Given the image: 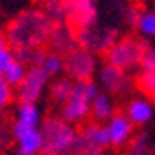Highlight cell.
<instances>
[{
  "label": "cell",
  "instance_id": "cell-25",
  "mask_svg": "<svg viewBox=\"0 0 155 155\" xmlns=\"http://www.w3.org/2000/svg\"><path fill=\"white\" fill-rule=\"evenodd\" d=\"M11 130H9V126H6L5 123L0 121V155L3 153V150L9 146V141H11Z\"/></svg>",
  "mask_w": 155,
  "mask_h": 155
},
{
  "label": "cell",
  "instance_id": "cell-8",
  "mask_svg": "<svg viewBox=\"0 0 155 155\" xmlns=\"http://www.w3.org/2000/svg\"><path fill=\"white\" fill-rule=\"evenodd\" d=\"M50 78L39 65H28L22 82L16 87V98L25 102H39L45 95Z\"/></svg>",
  "mask_w": 155,
  "mask_h": 155
},
{
  "label": "cell",
  "instance_id": "cell-27",
  "mask_svg": "<svg viewBox=\"0 0 155 155\" xmlns=\"http://www.w3.org/2000/svg\"><path fill=\"white\" fill-rule=\"evenodd\" d=\"M153 9H155V2H153Z\"/></svg>",
  "mask_w": 155,
  "mask_h": 155
},
{
  "label": "cell",
  "instance_id": "cell-10",
  "mask_svg": "<svg viewBox=\"0 0 155 155\" xmlns=\"http://www.w3.org/2000/svg\"><path fill=\"white\" fill-rule=\"evenodd\" d=\"M42 123V110L39 107V102H25L19 101L14 109L12 121L9 124L11 138H14L31 129H39Z\"/></svg>",
  "mask_w": 155,
  "mask_h": 155
},
{
  "label": "cell",
  "instance_id": "cell-20",
  "mask_svg": "<svg viewBox=\"0 0 155 155\" xmlns=\"http://www.w3.org/2000/svg\"><path fill=\"white\" fill-rule=\"evenodd\" d=\"M39 67L47 73L50 79L62 76L64 74V56L48 50L44 53V58H42L41 64H39Z\"/></svg>",
  "mask_w": 155,
  "mask_h": 155
},
{
  "label": "cell",
  "instance_id": "cell-4",
  "mask_svg": "<svg viewBox=\"0 0 155 155\" xmlns=\"http://www.w3.org/2000/svg\"><path fill=\"white\" fill-rule=\"evenodd\" d=\"M95 81L101 92L113 98H129L137 88V78L132 73L123 71L109 64L99 65Z\"/></svg>",
  "mask_w": 155,
  "mask_h": 155
},
{
  "label": "cell",
  "instance_id": "cell-14",
  "mask_svg": "<svg viewBox=\"0 0 155 155\" xmlns=\"http://www.w3.org/2000/svg\"><path fill=\"white\" fill-rule=\"evenodd\" d=\"M71 88H73V81L65 74L50 79V84L47 88V98L50 101V104L59 109L70 98Z\"/></svg>",
  "mask_w": 155,
  "mask_h": 155
},
{
  "label": "cell",
  "instance_id": "cell-11",
  "mask_svg": "<svg viewBox=\"0 0 155 155\" xmlns=\"http://www.w3.org/2000/svg\"><path fill=\"white\" fill-rule=\"evenodd\" d=\"M78 45H79L78 44V34L71 25H68L67 22L54 23L48 37V44H47L50 51L58 53L61 56H65Z\"/></svg>",
  "mask_w": 155,
  "mask_h": 155
},
{
  "label": "cell",
  "instance_id": "cell-2",
  "mask_svg": "<svg viewBox=\"0 0 155 155\" xmlns=\"http://www.w3.org/2000/svg\"><path fill=\"white\" fill-rule=\"evenodd\" d=\"M76 126L65 121L61 115H48L39 126L42 138L41 155H64L78 137Z\"/></svg>",
  "mask_w": 155,
  "mask_h": 155
},
{
  "label": "cell",
  "instance_id": "cell-12",
  "mask_svg": "<svg viewBox=\"0 0 155 155\" xmlns=\"http://www.w3.org/2000/svg\"><path fill=\"white\" fill-rule=\"evenodd\" d=\"M123 112L135 127H143L153 118V102L144 95H130Z\"/></svg>",
  "mask_w": 155,
  "mask_h": 155
},
{
  "label": "cell",
  "instance_id": "cell-13",
  "mask_svg": "<svg viewBox=\"0 0 155 155\" xmlns=\"http://www.w3.org/2000/svg\"><path fill=\"white\" fill-rule=\"evenodd\" d=\"M90 106H92L90 101L76 95H70V98L59 107V115L78 127L90 121Z\"/></svg>",
  "mask_w": 155,
  "mask_h": 155
},
{
  "label": "cell",
  "instance_id": "cell-7",
  "mask_svg": "<svg viewBox=\"0 0 155 155\" xmlns=\"http://www.w3.org/2000/svg\"><path fill=\"white\" fill-rule=\"evenodd\" d=\"M76 34H78V44L99 56L104 54L115 44V41L120 37V30L110 27V25H99L96 22L84 30L76 31Z\"/></svg>",
  "mask_w": 155,
  "mask_h": 155
},
{
  "label": "cell",
  "instance_id": "cell-1",
  "mask_svg": "<svg viewBox=\"0 0 155 155\" xmlns=\"http://www.w3.org/2000/svg\"><path fill=\"white\" fill-rule=\"evenodd\" d=\"M54 27L41 6L22 9L12 17L3 31L6 41L14 53L45 48L50 33Z\"/></svg>",
  "mask_w": 155,
  "mask_h": 155
},
{
  "label": "cell",
  "instance_id": "cell-17",
  "mask_svg": "<svg viewBox=\"0 0 155 155\" xmlns=\"http://www.w3.org/2000/svg\"><path fill=\"white\" fill-rule=\"evenodd\" d=\"M12 141H14V147L25 152L27 155H41L42 138H41L39 129H31V130L23 132V134L14 137Z\"/></svg>",
  "mask_w": 155,
  "mask_h": 155
},
{
  "label": "cell",
  "instance_id": "cell-22",
  "mask_svg": "<svg viewBox=\"0 0 155 155\" xmlns=\"http://www.w3.org/2000/svg\"><path fill=\"white\" fill-rule=\"evenodd\" d=\"M137 87L141 90V95L155 102V68L140 70L137 78Z\"/></svg>",
  "mask_w": 155,
  "mask_h": 155
},
{
  "label": "cell",
  "instance_id": "cell-26",
  "mask_svg": "<svg viewBox=\"0 0 155 155\" xmlns=\"http://www.w3.org/2000/svg\"><path fill=\"white\" fill-rule=\"evenodd\" d=\"M8 50H11V47H9V44H8V41H6L5 34L0 31V54H3L5 51H8Z\"/></svg>",
  "mask_w": 155,
  "mask_h": 155
},
{
  "label": "cell",
  "instance_id": "cell-6",
  "mask_svg": "<svg viewBox=\"0 0 155 155\" xmlns=\"http://www.w3.org/2000/svg\"><path fill=\"white\" fill-rule=\"evenodd\" d=\"M99 68V58L96 53L81 45L73 48L64 56V74L71 81L95 79Z\"/></svg>",
  "mask_w": 155,
  "mask_h": 155
},
{
  "label": "cell",
  "instance_id": "cell-19",
  "mask_svg": "<svg viewBox=\"0 0 155 155\" xmlns=\"http://www.w3.org/2000/svg\"><path fill=\"white\" fill-rule=\"evenodd\" d=\"M41 6L45 14L54 23L67 22L68 0H41Z\"/></svg>",
  "mask_w": 155,
  "mask_h": 155
},
{
  "label": "cell",
  "instance_id": "cell-21",
  "mask_svg": "<svg viewBox=\"0 0 155 155\" xmlns=\"http://www.w3.org/2000/svg\"><path fill=\"white\" fill-rule=\"evenodd\" d=\"M27 68H28L27 64L22 62L20 59H17V58L14 56V59L9 62V65L6 67V70L3 71L2 76L5 78V81H6L11 87L16 88V87L22 82L25 73H27Z\"/></svg>",
  "mask_w": 155,
  "mask_h": 155
},
{
  "label": "cell",
  "instance_id": "cell-16",
  "mask_svg": "<svg viewBox=\"0 0 155 155\" xmlns=\"http://www.w3.org/2000/svg\"><path fill=\"white\" fill-rule=\"evenodd\" d=\"M132 27L137 30L138 37H141L143 41H155V9L140 6Z\"/></svg>",
  "mask_w": 155,
  "mask_h": 155
},
{
  "label": "cell",
  "instance_id": "cell-9",
  "mask_svg": "<svg viewBox=\"0 0 155 155\" xmlns=\"http://www.w3.org/2000/svg\"><path fill=\"white\" fill-rule=\"evenodd\" d=\"M104 129L109 141V147L113 149H124L137 134L135 126L124 115V112H115L104 123Z\"/></svg>",
  "mask_w": 155,
  "mask_h": 155
},
{
  "label": "cell",
  "instance_id": "cell-18",
  "mask_svg": "<svg viewBox=\"0 0 155 155\" xmlns=\"http://www.w3.org/2000/svg\"><path fill=\"white\" fill-rule=\"evenodd\" d=\"M124 149V155H155V144L147 132L135 134Z\"/></svg>",
  "mask_w": 155,
  "mask_h": 155
},
{
  "label": "cell",
  "instance_id": "cell-3",
  "mask_svg": "<svg viewBox=\"0 0 155 155\" xmlns=\"http://www.w3.org/2000/svg\"><path fill=\"white\" fill-rule=\"evenodd\" d=\"M146 47L147 42L138 36H120L102 56L109 65L134 74L141 70Z\"/></svg>",
  "mask_w": 155,
  "mask_h": 155
},
{
  "label": "cell",
  "instance_id": "cell-23",
  "mask_svg": "<svg viewBox=\"0 0 155 155\" xmlns=\"http://www.w3.org/2000/svg\"><path fill=\"white\" fill-rule=\"evenodd\" d=\"M16 98V88L11 87L3 76H0V113L9 109L12 101Z\"/></svg>",
  "mask_w": 155,
  "mask_h": 155
},
{
  "label": "cell",
  "instance_id": "cell-24",
  "mask_svg": "<svg viewBox=\"0 0 155 155\" xmlns=\"http://www.w3.org/2000/svg\"><path fill=\"white\" fill-rule=\"evenodd\" d=\"M150 68H155V44H147L143 56V64H141V70Z\"/></svg>",
  "mask_w": 155,
  "mask_h": 155
},
{
  "label": "cell",
  "instance_id": "cell-15",
  "mask_svg": "<svg viewBox=\"0 0 155 155\" xmlns=\"http://www.w3.org/2000/svg\"><path fill=\"white\" fill-rule=\"evenodd\" d=\"M115 112H116L115 98L104 92H99L92 101V106H90V121L104 124Z\"/></svg>",
  "mask_w": 155,
  "mask_h": 155
},
{
  "label": "cell",
  "instance_id": "cell-5",
  "mask_svg": "<svg viewBox=\"0 0 155 155\" xmlns=\"http://www.w3.org/2000/svg\"><path fill=\"white\" fill-rule=\"evenodd\" d=\"M109 141L104 124L87 121L78 130L73 146L64 155H107Z\"/></svg>",
  "mask_w": 155,
  "mask_h": 155
}]
</instances>
